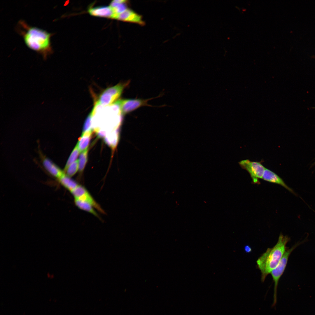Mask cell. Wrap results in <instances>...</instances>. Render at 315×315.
Returning a JSON list of instances; mask_svg holds the SVG:
<instances>
[{"mask_svg": "<svg viewBox=\"0 0 315 315\" xmlns=\"http://www.w3.org/2000/svg\"><path fill=\"white\" fill-rule=\"evenodd\" d=\"M42 163L47 171L51 175L58 179L65 174L63 171L62 170L55 164L46 158L43 157Z\"/></svg>", "mask_w": 315, "mask_h": 315, "instance_id": "9", "label": "cell"}, {"mask_svg": "<svg viewBox=\"0 0 315 315\" xmlns=\"http://www.w3.org/2000/svg\"><path fill=\"white\" fill-rule=\"evenodd\" d=\"M88 191L83 186L78 185L70 192L75 198H78L86 193Z\"/></svg>", "mask_w": 315, "mask_h": 315, "instance_id": "20", "label": "cell"}, {"mask_svg": "<svg viewBox=\"0 0 315 315\" xmlns=\"http://www.w3.org/2000/svg\"><path fill=\"white\" fill-rule=\"evenodd\" d=\"M92 114L91 112L87 117L84 122L82 133L92 130Z\"/></svg>", "mask_w": 315, "mask_h": 315, "instance_id": "21", "label": "cell"}, {"mask_svg": "<svg viewBox=\"0 0 315 315\" xmlns=\"http://www.w3.org/2000/svg\"><path fill=\"white\" fill-rule=\"evenodd\" d=\"M289 240L288 237L281 234L275 245L272 248H268L257 260V266L261 272L262 282L279 262L286 250V245Z\"/></svg>", "mask_w": 315, "mask_h": 315, "instance_id": "2", "label": "cell"}, {"mask_svg": "<svg viewBox=\"0 0 315 315\" xmlns=\"http://www.w3.org/2000/svg\"><path fill=\"white\" fill-rule=\"evenodd\" d=\"M126 22L137 23L141 25L144 24V22L142 20V16L132 10L128 16Z\"/></svg>", "mask_w": 315, "mask_h": 315, "instance_id": "18", "label": "cell"}, {"mask_svg": "<svg viewBox=\"0 0 315 315\" xmlns=\"http://www.w3.org/2000/svg\"><path fill=\"white\" fill-rule=\"evenodd\" d=\"M91 112L92 129L98 137L104 138L108 133L118 130L122 113L117 101L106 106L95 104Z\"/></svg>", "mask_w": 315, "mask_h": 315, "instance_id": "1", "label": "cell"}, {"mask_svg": "<svg viewBox=\"0 0 315 315\" xmlns=\"http://www.w3.org/2000/svg\"><path fill=\"white\" fill-rule=\"evenodd\" d=\"M75 204L80 209L87 211L99 218L93 206L88 202L78 199H74Z\"/></svg>", "mask_w": 315, "mask_h": 315, "instance_id": "12", "label": "cell"}, {"mask_svg": "<svg viewBox=\"0 0 315 315\" xmlns=\"http://www.w3.org/2000/svg\"><path fill=\"white\" fill-rule=\"evenodd\" d=\"M92 134V130L82 133L77 144L80 152H82L88 148Z\"/></svg>", "mask_w": 315, "mask_h": 315, "instance_id": "11", "label": "cell"}, {"mask_svg": "<svg viewBox=\"0 0 315 315\" xmlns=\"http://www.w3.org/2000/svg\"><path fill=\"white\" fill-rule=\"evenodd\" d=\"M129 82L119 83L106 89L100 94L95 104L104 107L114 103L120 96Z\"/></svg>", "mask_w": 315, "mask_h": 315, "instance_id": "4", "label": "cell"}, {"mask_svg": "<svg viewBox=\"0 0 315 315\" xmlns=\"http://www.w3.org/2000/svg\"><path fill=\"white\" fill-rule=\"evenodd\" d=\"M262 179L269 182L281 185L292 193L295 195L293 190L285 183L281 177L269 169L265 168Z\"/></svg>", "mask_w": 315, "mask_h": 315, "instance_id": "8", "label": "cell"}, {"mask_svg": "<svg viewBox=\"0 0 315 315\" xmlns=\"http://www.w3.org/2000/svg\"><path fill=\"white\" fill-rule=\"evenodd\" d=\"M149 100L140 99H126L118 101L120 106L122 114H125L133 111L143 106L149 105Z\"/></svg>", "mask_w": 315, "mask_h": 315, "instance_id": "7", "label": "cell"}, {"mask_svg": "<svg viewBox=\"0 0 315 315\" xmlns=\"http://www.w3.org/2000/svg\"><path fill=\"white\" fill-rule=\"evenodd\" d=\"M296 247L294 246L286 250L278 265L270 273L274 284L272 307L275 306L277 302V288L279 280L285 270L290 254Z\"/></svg>", "mask_w": 315, "mask_h": 315, "instance_id": "5", "label": "cell"}, {"mask_svg": "<svg viewBox=\"0 0 315 315\" xmlns=\"http://www.w3.org/2000/svg\"><path fill=\"white\" fill-rule=\"evenodd\" d=\"M104 140L105 142L112 149H114L118 140V130L115 131L107 134L104 138Z\"/></svg>", "mask_w": 315, "mask_h": 315, "instance_id": "13", "label": "cell"}, {"mask_svg": "<svg viewBox=\"0 0 315 315\" xmlns=\"http://www.w3.org/2000/svg\"><path fill=\"white\" fill-rule=\"evenodd\" d=\"M239 163L242 169L249 173L253 183L259 184V179H262L265 168L261 162L251 161L246 159L241 161Z\"/></svg>", "mask_w": 315, "mask_h": 315, "instance_id": "6", "label": "cell"}, {"mask_svg": "<svg viewBox=\"0 0 315 315\" xmlns=\"http://www.w3.org/2000/svg\"><path fill=\"white\" fill-rule=\"evenodd\" d=\"M88 149L82 152L78 160V171L81 172L83 170L88 160Z\"/></svg>", "mask_w": 315, "mask_h": 315, "instance_id": "16", "label": "cell"}, {"mask_svg": "<svg viewBox=\"0 0 315 315\" xmlns=\"http://www.w3.org/2000/svg\"><path fill=\"white\" fill-rule=\"evenodd\" d=\"M244 249L246 252L247 253L250 252L251 251V247L248 245L246 246L245 247Z\"/></svg>", "mask_w": 315, "mask_h": 315, "instance_id": "23", "label": "cell"}, {"mask_svg": "<svg viewBox=\"0 0 315 315\" xmlns=\"http://www.w3.org/2000/svg\"><path fill=\"white\" fill-rule=\"evenodd\" d=\"M58 179L61 184L70 192L75 188L78 185L76 181L66 175L65 174Z\"/></svg>", "mask_w": 315, "mask_h": 315, "instance_id": "14", "label": "cell"}, {"mask_svg": "<svg viewBox=\"0 0 315 315\" xmlns=\"http://www.w3.org/2000/svg\"><path fill=\"white\" fill-rule=\"evenodd\" d=\"M88 12L92 15L113 18L114 13L110 6L96 7L90 8Z\"/></svg>", "mask_w": 315, "mask_h": 315, "instance_id": "10", "label": "cell"}, {"mask_svg": "<svg viewBox=\"0 0 315 315\" xmlns=\"http://www.w3.org/2000/svg\"><path fill=\"white\" fill-rule=\"evenodd\" d=\"M79 152L78 146L76 145L71 153L65 165L63 170L64 173L68 167L76 160V159L78 155Z\"/></svg>", "mask_w": 315, "mask_h": 315, "instance_id": "17", "label": "cell"}, {"mask_svg": "<svg viewBox=\"0 0 315 315\" xmlns=\"http://www.w3.org/2000/svg\"><path fill=\"white\" fill-rule=\"evenodd\" d=\"M78 170V160H77L71 164L65 172L66 175L71 177L76 174Z\"/></svg>", "mask_w": 315, "mask_h": 315, "instance_id": "19", "label": "cell"}, {"mask_svg": "<svg viewBox=\"0 0 315 315\" xmlns=\"http://www.w3.org/2000/svg\"><path fill=\"white\" fill-rule=\"evenodd\" d=\"M20 23L26 29L22 35L28 47L41 54L44 57L51 53L50 33L36 27L28 26L23 22L21 21Z\"/></svg>", "mask_w": 315, "mask_h": 315, "instance_id": "3", "label": "cell"}, {"mask_svg": "<svg viewBox=\"0 0 315 315\" xmlns=\"http://www.w3.org/2000/svg\"><path fill=\"white\" fill-rule=\"evenodd\" d=\"M125 3L120 4L114 8H111L114 13L113 19H116L118 14L123 12L127 9Z\"/></svg>", "mask_w": 315, "mask_h": 315, "instance_id": "22", "label": "cell"}, {"mask_svg": "<svg viewBox=\"0 0 315 315\" xmlns=\"http://www.w3.org/2000/svg\"><path fill=\"white\" fill-rule=\"evenodd\" d=\"M75 199H78L86 201L89 203L94 208L103 214L105 213L100 206L95 201L88 191L81 197Z\"/></svg>", "mask_w": 315, "mask_h": 315, "instance_id": "15", "label": "cell"}]
</instances>
